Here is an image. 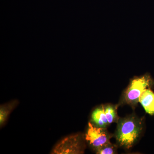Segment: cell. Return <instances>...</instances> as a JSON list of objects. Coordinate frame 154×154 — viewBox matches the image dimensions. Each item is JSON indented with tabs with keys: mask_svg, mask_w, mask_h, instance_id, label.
Returning a JSON list of instances; mask_svg holds the SVG:
<instances>
[{
	"mask_svg": "<svg viewBox=\"0 0 154 154\" xmlns=\"http://www.w3.org/2000/svg\"><path fill=\"white\" fill-rule=\"evenodd\" d=\"M141 130V124L137 119H124L118 124L116 139L120 145L129 149L137 140Z\"/></svg>",
	"mask_w": 154,
	"mask_h": 154,
	"instance_id": "6da1fadb",
	"label": "cell"
},
{
	"mask_svg": "<svg viewBox=\"0 0 154 154\" xmlns=\"http://www.w3.org/2000/svg\"><path fill=\"white\" fill-rule=\"evenodd\" d=\"M152 81L150 76L148 74L133 79L125 93L126 102L131 105L137 104L143 91L150 86Z\"/></svg>",
	"mask_w": 154,
	"mask_h": 154,
	"instance_id": "7a4b0ae2",
	"label": "cell"
},
{
	"mask_svg": "<svg viewBox=\"0 0 154 154\" xmlns=\"http://www.w3.org/2000/svg\"><path fill=\"white\" fill-rule=\"evenodd\" d=\"M81 138L78 134L64 138L53 149V154H77L83 152Z\"/></svg>",
	"mask_w": 154,
	"mask_h": 154,
	"instance_id": "3957f363",
	"label": "cell"
},
{
	"mask_svg": "<svg viewBox=\"0 0 154 154\" xmlns=\"http://www.w3.org/2000/svg\"><path fill=\"white\" fill-rule=\"evenodd\" d=\"M85 139L97 150L110 143L109 135L104 128L95 126L91 122L88 123Z\"/></svg>",
	"mask_w": 154,
	"mask_h": 154,
	"instance_id": "277c9868",
	"label": "cell"
},
{
	"mask_svg": "<svg viewBox=\"0 0 154 154\" xmlns=\"http://www.w3.org/2000/svg\"><path fill=\"white\" fill-rule=\"evenodd\" d=\"M139 102L146 113L154 115V93L149 88H147L143 91L140 97Z\"/></svg>",
	"mask_w": 154,
	"mask_h": 154,
	"instance_id": "5b68a950",
	"label": "cell"
},
{
	"mask_svg": "<svg viewBox=\"0 0 154 154\" xmlns=\"http://www.w3.org/2000/svg\"><path fill=\"white\" fill-rule=\"evenodd\" d=\"M92 120L96 126L105 128L108 125V121L105 112V107L96 108L92 114Z\"/></svg>",
	"mask_w": 154,
	"mask_h": 154,
	"instance_id": "8992f818",
	"label": "cell"
},
{
	"mask_svg": "<svg viewBox=\"0 0 154 154\" xmlns=\"http://www.w3.org/2000/svg\"><path fill=\"white\" fill-rule=\"evenodd\" d=\"M15 104L11 103L5 106H1L0 110V123L1 125H3L8 117L9 115L14 107Z\"/></svg>",
	"mask_w": 154,
	"mask_h": 154,
	"instance_id": "52a82bcc",
	"label": "cell"
},
{
	"mask_svg": "<svg viewBox=\"0 0 154 154\" xmlns=\"http://www.w3.org/2000/svg\"><path fill=\"white\" fill-rule=\"evenodd\" d=\"M105 112L109 124L115 121L116 119V110L113 106L108 105L105 107Z\"/></svg>",
	"mask_w": 154,
	"mask_h": 154,
	"instance_id": "ba28073f",
	"label": "cell"
},
{
	"mask_svg": "<svg viewBox=\"0 0 154 154\" xmlns=\"http://www.w3.org/2000/svg\"><path fill=\"white\" fill-rule=\"evenodd\" d=\"M114 152V148L110 143L98 149L97 152V153L100 154H112Z\"/></svg>",
	"mask_w": 154,
	"mask_h": 154,
	"instance_id": "9c48e42d",
	"label": "cell"
}]
</instances>
